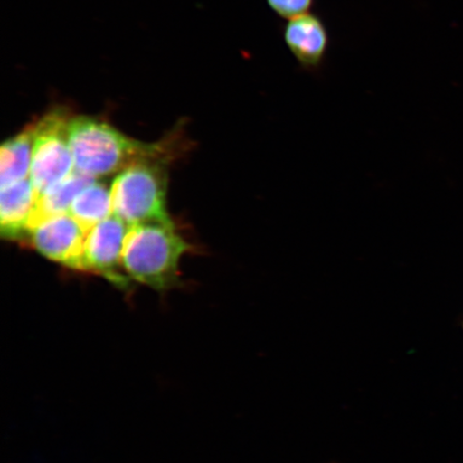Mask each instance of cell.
Segmentation results:
<instances>
[{"mask_svg":"<svg viewBox=\"0 0 463 463\" xmlns=\"http://www.w3.org/2000/svg\"><path fill=\"white\" fill-rule=\"evenodd\" d=\"M69 141L74 170L94 178L112 175L146 161L172 164L188 149L189 138L183 121L154 143L136 140L97 116L74 115Z\"/></svg>","mask_w":463,"mask_h":463,"instance_id":"obj_1","label":"cell"},{"mask_svg":"<svg viewBox=\"0 0 463 463\" xmlns=\"http://www.w3.org/2000/svg\"><path fill=\"white\" fill-rule=\"evenodd\" d=\"M189 250L173 222L133 225L125 240L124 269L131 279L166 291L181 282L179 263Z\"/></svg>","mask_w":463,"mask_h":463,"instance_id":"obj_2","label":"cell"},{"mask_svg":"<svg viewBox=\"0 0 463 463\" xmlns=\"http://www.w3.org/2000/svg\"><path fill=\"white\" fill-rule=\"evenodd\" d=\"M170 165L146 161L120 172L111 187L113 215L128 227L171 222L166 212Z\"/></svg>","mask_w":463,"mask_h":463,"instance_id":"obj_3","label":"cell"},{"mask_svg":"<svg viewBox=\"0 0 463 463\" xmlns=\"http://www.w3.org/2000/svg\"><path fill=\"white\" fill-rule=\"evenodd\" d=\"M128 231V225L114 215L96 225L86 236L85 273L100 275L119 288H128L131 278L123 264Z\"/></svg>","mask_w":463,"mask_h":463,"instance_id":"obj_5","label":"cell"},{"mask_svg":"<svg viewBox=\"0 0 463 463\" xmlns=\"http://www.w3.org/2000/svg\"><path fill=\"white\" fill-rule=\"evenodd\" d=\"M266 2L275 14L285 20H292L309 14L315 4V0H266Z\"/></svg>","mask_w":463,"mask_h":463,"instance_id":"obj_12","label":"cell"},{"mask_svg":"<svg viewBox=\"0 0 463 463\" xmlns=\"http://www.w3.org/2000/svg\"><path fill=\"white\" fill-rule=\"evenodd\" d=\"M73 116L71 108L57 104L37 118L29 174L36 200L74 171L69 141Z\"/></svg>","mask_w":463,"mask_h":463,"instance_id":"obj_4","label":"cell"},{"mask_svg":"<svg viewBox=\"0 0 463 463\" xmlns=\"http://www.w3.org/2000/svg\"><path fill=\"white\" fill-rule=\"evenodd\" d=\"M283 40L300 67L317 71L328 51L329 34L320 16L307 14L288 20L283 28Z\"/></svg>","mask_w":463,"mask_h":463,"instance_id":"obj_7","label":"cell"},{"mask_svg":"<svg viewBox=\"0 0 463 463\" xmlns=\"http://www.w3.org/2000/svg\"><path fill=\"white\" fill-rule=\"evenodd\" d=\"M86 232L69 213L46 218L29 228L26 241L43 257L85 271Z\"/></svg>","mask_w":463,"mask_h":463,"instance_id":"obj_6","label":"cell"},{"mask_svg":"<svg viewBox=\"0 0 463 463\" xmlns=\"http://www.w3.org/2000/svg\"><path fill=\"white\" fill-rule=\"evenodd\" d=\"M0 189V232L3 239L25 241L36 206L31 178Z\"/></svg>","mask_w":463,"mask_h":463,"instance_id":"obj_8","label":"cell"},{"mask_svg":"<svg viewBox=\"0 0 463 463\" xmlns=\"http://www.w3.org/2000/svg\"><path fill=\"white\" fill-rule=\"evenodd\" d=\"M96 179L74 170L62 182L46 191L36 200L28 230L46 218L67 213L80 191L94 183Z\"/></svg>","mask_w":463,"mask_h":463,"instance_id":"obj_10","label":"cell"},{"mask_svg":"<svg viewBox=\"0 0 463 463\" xmlns=\"http://www.w3.org/2000/svg\"><path fill=\"white\" fill-rule=\"evenodd\" d=\"M87 234L96 225L113 216L111 189L95 181L80 191L68 212Z\"/></svg>","mask_w":463,"mask_h":463,"instance_id":"obj_11","label":"cell"},{"mask_svg":"<svg viewBox=\"0 0 463 463\" xmlns=\"http://www.w3.org/2000/svg\"><path fill=\"white\" fill-rule=\"evenodd\" d=\"M36 126L37 119H34L3 143L0 148V187L29 178Z\"/></svg>","mask_w":463,"mask_h":463,"instance_id":"obj_9","label":"cell"}]
</instances>
